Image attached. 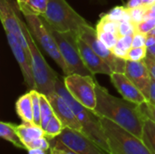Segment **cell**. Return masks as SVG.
Instances as JSON below:
<instances>
[{
	"label": "cell",
	"instance_id": "obj_1",
	"mask_svg": "<svg viewBox=\"0 0 155 154\" xmlns=\"http://www.w3.org/2000/svg\"><path fill=\"white\" fill-rule=\"evenodd\" d=\"M96 99V106L94 113L97 116L111 120L142 139L144 118L139 110L138 104L124 98L112 95L97 81Z\"/></svg>",
	"mask_w": 155,
	"mask_h": 154
},
{
	"label": "cell",
	"instance_id": "obj_2",
	"mask_svg": "<svg viewBox=\"0 0 155 154\" xmlns=\"http://www.w3.org/2000/svg\"><path fill=\"white\" fill-rule=\"evenodd\" d=\"M55 92L60 94L70 105L83 127L84 133L109 153V148L101 124L100 117L97 116L94 111L81 104L71 95L64 85V78H61L60 76L55 82Z\"/></svg>",
	"mask_w": 155,
	"mask_h": 154
},
{
	"label": "cell",
	"instance_id": "obj_3",
	"mask_svg": "<svg viewBox=\"0 0 155 154\" xmlns=\"http://www.w3.org/2000/svg\"><path fill=\"white\" fill-rule=\"evenodd\" d=\"M100 121L110 154H153L141 138L109 119Z\"/></svg>",
	"mask_w": 155,
	"mask_h": 154
},
{
	"label": "cell",
	"instance_id": "obj_4",
	"mask_svg": "<svg viewBox=\"0 0 155 154\" xmlns=\"http://www.w3.org/2000/svg\"><path fill=\"white\" fill-rule=\"evenodd\" d=\"M20 24L27 40L28 47L31 54V63L35 83V90L38 91L40 93L48 96L55 92V82L59 75L49 66V64L45 61L40 49L35 44V40L31 34L26 23L22 22L20 18Z\"/></svg>",
	"mask_w": 155,
	"mask_h": 154
},
{
	"label": "cell",
	"instance_id": "obj_5",
	"mask_svg": "<svg viewBox=\"0 0 155 154\" xmlns=\"http://www.w3.org/2000/svg\"><path fill=\"white\" fill-rule=\"evenodd\" d=\"M22 12L25 20L26 22V25L33 35L34 39L43 47L45 53L56 63V64L62 69L65 75L70 74L68 67L64 63L62 54L59 51L57 44L51 34L49 28L45 23L43 17L35 12L31 11L29 8L21 6L19 7Z\"/></svg>",
	"mask_w": 155,
	"mask_h": 154
},
{
	"label": "cell",
	"instance_id": "obj_6",
	"mask_svg": "<svg viewBox=\"0 0 155 154\" xmlns=\"http://www.w3.org/2000/svg\"><path fill=\"white\" fill-rule=\"evenodd\" d=\"M41 16L52 28L59 32L73 31L78 34L84 26L89 25L66 0H48L45 13Z\"/></svg>",
	"mask_w": 155,
	"mask_h": 154
},
{
	"label": "cell",
	"instance_id": "obj_7",
	"mask_svg": "<svg viewBox=\"0 0 155 154\" xmlns=\"http://www.w3.org/2000/svg\"><path fill=\"white\" fill-rule=\"evenodd\" d=\"M44 19V18H43ZM45 21V20H44ZM47 27L49 28L51 34H53L62 57L66 64L70 74H78L81 75H93L90 71L84 65L79 48L77 45L78 34L73 31L68 32H59L52 28L45 21Z\"/></svg>",
	"mask_w": 155,
	"mask_h": 154
},
{
	"label": "cell",
	"instance_id": "obj_8",
	"mask_svg": "<svg viewBox=\"0 0 155 154\" xmlns=\"http://www.w3.org/2000/svg\"><path fill=\"white\" fill-rule=\"evenodd\" d=\"M64 78V85L71 95L81 104L94 111L96 106V80L94 75L72 74Z\"/></svg>",
	"mask_w": 155,
	"mask_h": 154
},
{
	"label": "cell",
	"instance_id": "obj_9",
	"mask_svg": "<svg viewBox=\"0 0 155 154\" xmlns=\"http://www.w3.org/2000/svg\"><path fill=\"white\" fill-rule=\"evenodd\" d=\"M78 36L84 40L87 44H89L92 49L102 58L104 59L107 64L111 67L114 73H124L125 72V65L126 61L124 59H121L116 57L113 51L109 49L98 37L96 29H94L90 25L84 26L79 34Z\"/></svg>",
	"mask_w": 155,
	"mask_h": 154
},
{
	"label": "cell",
	"instance_id": "obj_10",
	"mask_svg": "<svg viewBox=\"0 0 155 154\" xmlns=\"http://www.w3.org/2000/svg\"><path fill=\"white\" fill-rule=\"evenodd\" d=\"M55 140L76 154H109L84 133L68 127H64Z\"/></svg>",
	"mask_w": 155,
	"mask_h": 154
},
{
	"label": "cell",
	"instance_id": "obj_11",
	"mask_svg": "<svg viewBox=\"0 0 155 154\" xmlns=\"http://www.w3.org/2000/svg\"><path fill=\"white\" fill-rule=\"evenodd\" d=\"M0 18L5 32H10L15 34L25 50L31 54L27 40L20 24V17L15 13L11 0H0Z\"/></svg>",
	"mask_w": 155,
	"mask_h": 154
},
{
	"label": "cell",
	"instance_id": "obj_12",
	"mask_svg": "<svg viewBox=\"0 0 155 154\" xmlns=\"http://www.w3.org/2000/svg\"><path fill=\"white\" fill-rule=\"evenodd\" d=\"M5 35L8 44L12 50V53L20 67L25 84L27 85L28 88H30V90L35 89V83L34 79L31 63V54H29L25 50V48L19 43L15 34H13L10 32H5Z\"/></svg>",
	"mask_w": 155,
	"mask_h": 154
},
{
	"label": "cell",
	"instance_id": "obj_13",
	"mask_svg": "<svg viewBox=\"0 0 155 154\" xmlns=\"http://www.w3.org/2000/svg\"><path fill=\"white\" fill-rule=\"evenodd\" d=\"M124 74L140 89L148 102L152 76L145 61L134 62L127 60Z\"/></svg>",
	"mask_w": 155,
	"mask_h": 154
},
{
	"label": "cell",
	"instance_id": "obj_14",
	"mask_svg": "<svg viewBox=\"0 0 155 154\" xmlns=\"http://www.w3.org/2000/svg\"><path fill=\"white\" fill-rule=\"evenodd\" d=\"M77 45L84 65L93 75L99 74L110 76L114 73L111 67L107 64V63L104 59H102L92 49V47L87 44L84 40H82L79 36L77 38Z\"/></svg>",
	"mask_w": 155,
	"mask_h": 154
},
{
	"label": "cell",
	"instance_id": "obj_15",
	"mask_svg": "<svg viewBox=\"0 0 155 154\" xmlns=\"http://www.w3.org/2000/svg\"><path fill=\"white\" fill-rule=\"evenodd\" d=\"M47 98L54 109V114L61 120L64 127H68L73 130L84 133L83 127L76 118L72 108L60 94L54 92V93L48 95Z\"/></svg>",
	"mask_w": 155,
	"mask_h": 154
},
{
	"label": "cell",
	"instance_id": "obj_16",
	"mask_svg": "<svg viewBox=\"0 0 155 154\" xmlns=\"http://www.w3.org/2000/svg\"><path fill=\"white\" fill-rule=\"evenodd\" d=\"M111 82L120 94L127 101L138 105L147 102L140 89L124 73H113L110 75Z\"/></svg>",
	"mask_w": 155,
	"mask_h": 154
},
{
	"label": "cell",
	"instance_id": "obj_17",
	"mask_svg": "<svg viewBox=\"0 0 155 154\" xmlns=\"http://www.w3.org/2000/svg\"><path fill=\"white\" fill-rule=\"evenodd\" d=\"M14 127L26 151L35 140L45 136V130L40 125H36L35 123H23L19 125L14 124Z\"/></svg>",
	"mask_w": 155,
	"mask_h": 154
},
{
	"label": "cell",
	"instance_id": "obj_18",
	"mask_svg": "<svg viewBox=\"0 0 155 154\" xmlns=\"http://www.w3.org/2000/svg\"><path fill=\"white\" fill-rule=\"evenodd\" d=\"M15 111L24 123H34L33 103L30 92L21 95L15 103Z\"/></svg>",
	"mask_w": 155,
	"mask_h": 154
},
{
	"label": "cell",
	"instance_id": "obj_19",
	"mask_svg": "<svg viewBox=\"0 0 155 154\" xmlns=\"http://www.w3.org/2000/svg\"><path fill=\"white\" fill-rule=\"evenodd\" d=\"M0 137L6 142L10 143L13 144L15 147L22 149V150H26L22 142L20 141L15 127L14 123H6V122H1L0 123Z\"/></svg>",
	"mask_w": 155,
	"mask_h": 154
},
{
	"label": "cell",
	"instance_id": "obj_20",
	"mask_svg": "<svg viewBox=\"0 0 155 154\" xmlns=\"http://www.w3.org/2000/svg\"><path fill=\"white\" fill-rule=\"evenodd\" d=\"M142 140L151 152L155 154V123L150 119L144 120Z\"/></svg>",
	"mask_w": 155,
	"mask_h": 154
},
{
	"label": "cell",
	"instance_id": "obj_21",
	"mask_svg": "<svg viewBox=\"0 0 155 154\" xmlns=\"http://www.w3.org/2000/svg\"><path fill=\"white\" fill-rule=\"evenodd\" d=\"M133 35H124L119 37L117 44L112 49L114 54L116 57L127 60L128 52L133 47Z\"/></svg>",
	"mask_w": 155,
	"mask_h": 154
},
{
	"label": "cell",
	"instance_id": "obj_22",
	"mask_svg": "<svg viewBox=\"0 0 155 154\" xmlns=\"http://www.w3.org/2000/svg\"><path fill=\"white\" fill-rule=\"evenodd\" d=\"M101 16H104L107 19L121 23L124 21H131L130 14H129V9L124 5L120 6H114L113 7L109 12L105 14H102Z\"/></svg>",
	"mask_w": 155,
	"mask_h": 154
},
{
	"label": "cell",
	"instance_id": "obj_23",
	"mask_svg": "<svg viewBox=\"0 0 155 154\" xmlns=\"http://www.w3.org/2000/svg\"><path fill=\"white\" fill-rule=\"evenodd\" d=\"M40 103H41V123L40 126L45 130L47 126L49 121L54 116V109L46 95L40 93Z\"/></svg>",
	"mask_w": 155,
	"mask_h": 154
},
{
	"label": "cell",
	"instance_id": "obj_24",
	"mask_svg": "<svg viewBox=\"0 0 155 154\" xmlns=\"http://www.w3.org/2000/svg\"><path fill=\"white\" fill-rule=\"evenodd\" d=\"M64 129V126L61 120L55 114H54V116L51 118L47 126L45 129V136L48 140H54L62 133Z\"/></svg>",
	"mask_w": 155,
	"mask_h": 154
},
{
	"label": "cell",
	"instance_id": "obj_25",
	"mask_svg": "<svg viewBox=\"0 0 155 154\" xmlns=\"http://www.w3.org/2000/svg\"><path fill=\"white\" fill-rule=\"evenodd\" d=\"M18 7L25 6L39 15L45 13L48 0H16Z\"/></svg>",
	"mask_w": 155,
	"mask_h": 154
},
{
	"label": "cell",
	"instance_id": "obj_26",
	"mask_svg": "<svg viewBox=\"0 0 155 154\" xmlns=\"http://www.w3.org/2000/svg\"><path fill=\"white\" fill-rule=\"evenodd\" d=\"M119 24L118 22L107 19L104 16H100V20L96 25V31H104V32H109L114 34L118 35V30H119ZM119 36V35H118Z\"/></svg>",
	"mask_w": 155,
	"mask_h": 154
},
{
	"label": "cell",
	"instance_id": "obj_27",
	"mask_svg": "<svg viewBox=\"0 0 155 154\" xmlns=\"http://www.w3.org/2000/svg\"><path fill=\"white\" fill-rule=\"evenodd\" d=\"M32 97L33 103V113H34V123L40 125L41 123V103H40V93L35 89L29 91Z\"/></svg>",
	"mask_w": 155,
	"mask_h": 154
},
{
	"label": "cell",
	"instance_id": "obj_28",
	"mask_svg": "<svg viewBox=\"0 0 155 154\" xmlns=\"http://www.w3.org/2000/svg\"><path fill=\"white\" fill-rule=\"evenodd\" d=\"M150 7H147L145 5H141L135 8H131L129 9V14L131 17V21L135 25H138L141 23H143L145 20L146 14L148 12V9Z\"/></svg>",
	"mask_w": 155,
	"mask_h": 154
},
{
	"label": "cell",
	"instance_id": "obj_29",
	"mask_svg": "<svg viewBox=\"0 0 155 154\" xmlns=\"http://www.w3.org/2000/svg\"><path fill=\"white\" fill-rule=\"evenodd\" d=\"M96 33L99 39L111 50L115 46V44L118 42L119 36L117 34L109 32H104V31H96Z\"/></svg>",
	"mask_w": 155,
	"mask_h": 154
},
{
	"label": "cell",
	"instance_id": "obj_30",
	"mask_svg": "<svg viewBox=\"0 0 155 154\" xmlns=\"http://www.w3.org/2000/svg\"><path fill=\"white\" fill-rule=\"evenodd\" d=\"M147 56L146 47H132L127 54V60L140 62L143 61Z\"/></svg>",
	"mask_w": 155,
	"mask_h": 154
},
{
	"label": "cell",
	"instance_id": "obj_31",
	"mask_svg": "<svg viewBox=\"0 0 155 154\" xmlns=\"http://www.w3.org/2000/svg\"><path fill=\"white\" fill-rule=\"evenodd\" d=\"M136 31H137V27L132 21H124L119 24V30H118L119 37L124 35H133Z\"/></svg>",
	"mask_w": 155,
	"mask_h": 154
},
{
	"label": "cell",
	"instance_id": "obj_32",
	"mask_svg": "<svg viewBox=\"0 0 155 154\" xmlns=\"http://www.w3.org/2000/svg\"><path fill=\"white\" fill-rule=\"evenodd\" d=\"M139 110L145 119H150L155 123V105L149 102H145L139 105Z\"/></svg>",
	"mask_w": 155,
	"mask_h": 154
},
{
	"label": "cell",
	"instance_id": "obj_33",
	"mask_svg": "<svg viewBox=\"0 0 155 154\" xmlns=\"http://www.w3.org/2000/svg\"><path fill=\"white\" fill-rule=\"evenodd\" d=\"M50 148H51V146H50V143L48 142V139L45 136H44V137H41V138L35 140L30 144L28 150H30V149H41L44 151H48V150H50Z\"/></svg>",
	"mask_w": 155,
	"mask_h": 154
},
{
	"label": "cell",
	"instance_id": "obj_34",
	"mask_svg": "<svg viewBox=\"0 0 155 154\" xmlns=\"http://www.w3.org/2000/svg\"><path fill=\"white\" fill-rule=\"evenodd\" d=\"M147 34L136 31L133 35V47H146Z\"/></svg>",
	"mask_w": 155,
	"mask_h": 154
},
{
	"label": "cell",
	"instance_id": "obj_35",
	"mask_svg": "<svg viewBox=\"0 0 155 154\" xmlns=\"http://www.w3.org/2000/svg\"><path fill=\"white\" fill-rule=\"evenodd\" d=\"M50 154H76L68 148H66L64 144H62L59 141L55 140L54 146L50 148Z\"/></svg>",
	"mask_w": 155,
	"mask_h": 154
},
{
	"label": "cell",
	"instance_id": "obj_36",
	"mask_svg": "<svg viewBox=\"0 0 155 154\" xmlns=\"http://www.w3.org/2000/svg\"><path fill=\"white\" fill-rule=\"evenodd\" d=\"M136 27H137V31L147 34L155 28V19H152V18L145 19L143 23L136 25Z\"/></svg>",
	"mask_w": 155,
	"mask_h": 154
},
{
	"label": "cell",
	"instance_id": "obj_37",
	"mask_svg": "<svg viewBox=\"0 0 155 154\" xmlns=\"http://www.w3.org/2000/svg\"><path fill=\"white\" fill-rule=\"evenodd\" d=\"M146 64H147V67H148V70L150 72V74L152 76V78L155 79V58L153 56H146V58L144 59Z\"/></svg>",
	"mask_w": 155,
	"mask_h": 154
},
{
	"label": "cell",
	"instance_id": "obj_38",
	"mask_svg": "<svg viewBox=\"0 0 155 154\" xmlns=\"http://www.w3.org/2000/svg\"><path fill=\"white\" fill-rule=\"evenodd\" d=\"M148 102L152 104L155 105V79L152 78L151 85H150V93H149V99Z\"/></svg>",
	"mask_w": 155,
	"mask_h": 154
},
{
	"label": "cell",
	"instance_id": "obj_39",
	"mask_svg": "<svg viewBox=\"0 0 155 154\" xmlns=\"http://www.w3.org/2000/svg\"><path fill=\"white\" fill-rule=\"evenodd\" d=\"M141 5H143V0H129L126 4V7L129 9L135 8Z\"/></svg>",
	"mask_w": 155,
	"mask_h": 154
},
{
	"label": "cell",
	"instance_id": "obj_40",
	"mask_svg": "<svg viewBox=\"0 0 155 154\" xmlns=\"http://www.w3.org/2000/svg\"><path fill=\"white\" fill-rule=\"evenodd\" d=\"M149 18L155 19V5H153V6H151V7L148 9V12H147V14H146L145 19H149Z\"/></svg>",
	"mask_w": 155,
	"mask_h": 154
},
{
	"label": "cell",
	"instance_id": "obj_41",
	"mask_svg": "<svg viewBox=\"0 0 155 154\" xmlns=\"http://www.w3.org/2000/svg\"><path fill=\"white\" fill-rule=\"evenodd\" d=\"M45 152L46 151H44L41 149H30L27 151L28 154H46Z\"/></svg>",
	"mask_w": 155,
	"mask_h": 154
},
{
	"label": "cell",
	"instance_id": "obj_42",
	"mask_svg": "<svg viewBox=\"0 0 155 154\" xmlns=\"http://www.w3.org/2000/svg\"><path fill=\"white\" fill-rule=\"evenodd\" d=\"M153 5H155V0H143V5L151 7Z\"/></svg>",
	"mask_w": 155,
	"mask_h": 154
},
{
	"label": "cell",
	"instance_id": "obj_43",
	"mask_svg": "<svg viewBox=\"0 0 155 154\" xmlns=\"http://www.w3.org/2000/svg\"><path fill=\"white\" fill-rule=\"evenodd\" d=\"M98 2H100L101 4H106V0H96Z\"/></svg>",
	"mask_w": 155,
	"mask_h": 154
},
{
	"label": "cell",
	"instance_id": "obj_44",
	"mask_svg": "<svg viewBox=\"0 0 155 154\" xmlns=\"http://www.w3.org/2000/svg\"><path fill=\"white\" fill-rule=\"evenodd\" d=\"M153 57H154V58H155V55H154V56H153Z\"/></svg>",
	"mask_w": 155,
	"mask_h": 154
}]
</instances>
